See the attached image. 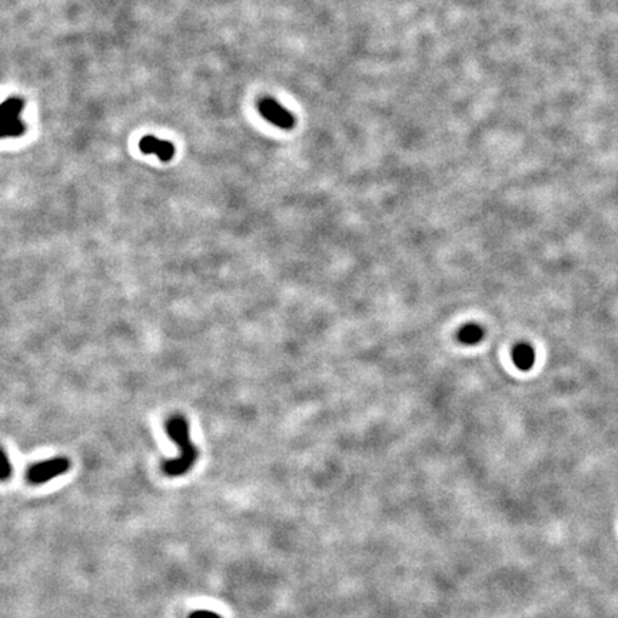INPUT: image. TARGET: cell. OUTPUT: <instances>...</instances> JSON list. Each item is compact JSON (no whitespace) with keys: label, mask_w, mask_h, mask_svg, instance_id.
<instances>
[{"label":"cell","mask_w":618,"mask_h":618,"mask_svg":"<svg viewBox=\"0 0 618 618\" xmlns=\"http://www.w3.org/2000/svg\"><path fill=\"white\" fill-rule=\"evenodd\" d=\"M166 432L174 439L181 449V456L177 460L163 463V473L170 477L184 475L191 470L198 458V449L189 439V425L184 417H172L166 421Z\"/></svg>","instance_id":"obj_1"},{"label":"cell","mask_w":618,"mask_h":618,"mask_svg":"<svg viewBox=\"0 0 618 618\" xmlns=\"http://www.w3.org/2000/svg\"><path fill=\"white\" fill-rule=\"evenodd\" d=\"M69 468L71 461L66 457H54L32 465L26 473V478L30 484H44L54 477L65 474Z\"/></svg>","instance_id":"obj_2"},{"label":"cell","mask_w":618,"mask_h":618,"mask_svg":"<svg viewBox=\"0 0 618 618\" xmlns=\"http://www.w3.org/2000/svg\"><path fill=\"white\" fill-rule=\"evenodd\" d=\"M259 112L261 115L271 124L276 125L280 129H292L295 119L291 115V112H288L285 107L280 106L276 100L273 99H262L259 102Z\"/></svg>","instance_id":"obj_3"},{"label":"cell","mask_w":618,"mask_h":618,"mask_svg":"<svg viewBox=\"0 0 618 618\" xmlns=\"http://www.w3.org/2000/svg\"><path fill=\"white\" fill-rule=\"evenodd\" d=\"M25 103L19 99H8L2 105V136H19L22 132H25V128L22 126L19 121V114Z\"/></svg>","instance_id":"obj_4"},{"label":"cell","mask_w":618,"mask_h":618,"mask_svg":"<svg viewBox=\"0 0 618 618\" xmlns=\"http://www.w3.org/2000/svg\"><path fill=\"white\" fill-rule=\"evenodd\" d=\"M139 148L143 153L156 155L162 162H170L175 155V146L171 142L160 141L155 136H145L141 141Z\"/></svg>","instance_id":"obj_5"},{"label":"cell","mask_w":618,"mask_h":618,"mask_svg":"<svg viewBox=\"0 0 618 618\" xmlns=\"http://www.w3.org/2000/svg\"><path fill=\"white\" fill-rule=\"evenodd\" d=\"M513 361L521 371H528L535 362V352L528 344H518L513 351Z\"/></svg>","instance_id":"obj_6"},{"label":"cell","mask_w":618,"mask_h":618,"mask_svg":"<svg viewBox=\"0 0 618 618\" xmlns=\"http://www.w3.org/2000/svg\"><path fill=\"white\" fill-rule=\"evenodd\" d=\"M485 331L477 323H468L458 331V340L464 345H477L484 340Z\"/></svg>","instance_id":"obj_7"},{"label":"cell","mask_w":618,"mask_h":618,"mask_svg":"<svg viewBox=\"0 0 618 618\" xmlns=\"http://www.w3.org/2000/svg\"><path fill=\"white\" fill-rule=\"evenodd\" d=\"M12 474H13V467L11 464L9 456L6 454L5 449H2V451H0V480L5 482L12 477Z\"/></svg>","instance_id":"obj_8"},{"label":"cell","mask_w":618,"mask_h":618,"mask_svg":"<svg viewBox=\"0 0 618 618\" xmlns=\"http://www.w3.org/2000/svg\"><path fill=\"white\" fill-rule=\"evenodd\" d=\"M189 618H220V617L215 612H210V611H196V612L191 614Z\"/></svg>","instance_id":"obj_9"}]
</instances>
